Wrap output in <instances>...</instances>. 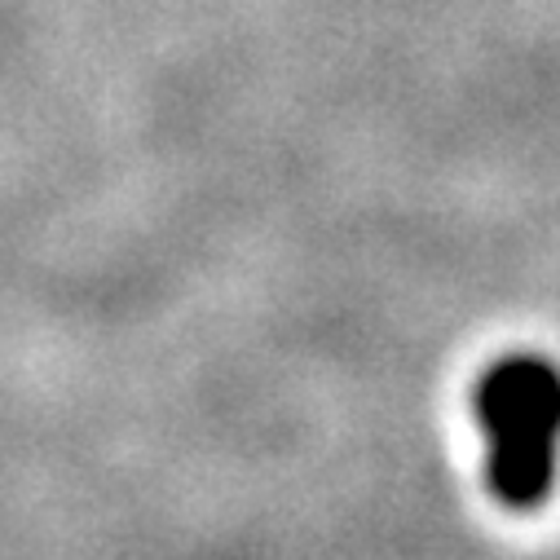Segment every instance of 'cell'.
<instances>
[{
  "instance_id": "1",
  "label": "cell",
  "mask_w": 560,
  "mask_h": 560,
  "mask_svg": "<svg viewBox=\"0 0 560 560\" xmlns=\"http://www.w3.org/2000/svg\"><path fill=\"white\" fill-rule=\"evenodd\" d=\"M477 419L490 442V490L508 508H538L560 468V371L534 353L494 362L477 384Z\"/></svg>"
}]
</instances>
